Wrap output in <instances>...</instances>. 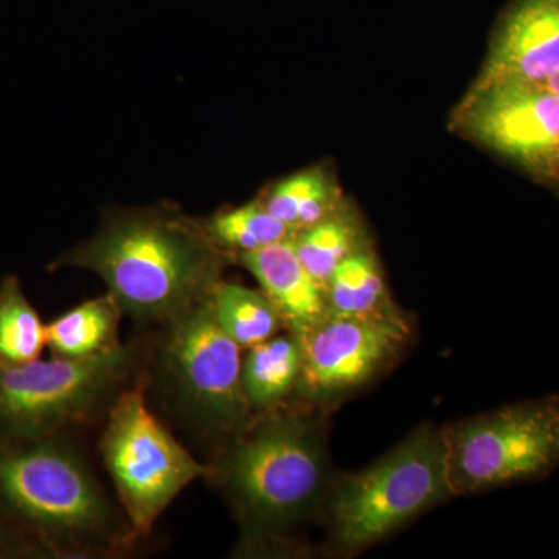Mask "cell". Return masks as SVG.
Segmentation results:
<instances>
[{"label": "cell", "mask_w": 559, "mask_h": 559, "mask_svg": "<svg viewBox=\"0 0 559 559\" xmlns=\"http://www.w3.org/2000/svg\"><path fill=\"white\" fill-rule=\"evenodd\" d=\"M231 263L201 218L162 202L110 210L97 231L51 261L49 271L94 272L123 316L164 326L209 300Z\"/></svg>", "instance_id": "obj_1"}, {"label": "cell", "mask_w": 559, "mask_h": 559, "mask_svg": "<svg viewBox=\"0 0 559 559\" xmlns=\"http://www.w3.org/2000/svg\"><path fill=\"white\" fill-rule=\"evenodd\" d=\"M0 510L49 558L123 554L135 544L72 432L0 441Z\"/></svg>", "instance_id": "obj_2"}, {"label": "cell", "mask_w": 559, "mask_h": 559, "mask_svg": "<svg viewBox=\"0 0 559 559\" xmlns=\"http://www.w3.org/2000/svg\"><path fill=\"white\" fill-rule=\"evenodd\" d=\"M209 465L205 480L230 500L249 539L285 533L319 506L329 484L318 423L282 406L249 418Z\"/></svg>", "instance_id": "obj_3"}, {"label": "cell", "mask_w": 559, "mask_h": 559, "mask_svg": "<svg viewBox=\"0 0 559 559\" xmlns=\"http://www.w3.org/2000/svg\"><path fill=\"white\" fill-rule=\"evenodd\" d=\"M132 345L84 359H35L0 371V441L73 432L102 417L135 371Z\"/></svg>", "instance_id": "obj_4"}, {"label": "cell", "mask_w": 559, "mask_h": 559, "mask_svg": "<svg viewBox=\"0 0 559 559\" xmlns=\"http://www.w3.org/2000/svg\"><path fill=\"white\" fill-rule=\"evenodd\" d=\"M164 330L157 380L180 418L221 447L252 414L242 390V348L221 329L209 300Z\"/></svg>", "instance_id": "obj_5"}, {"label": "cell", "mask_w": 559, "mask_h": 559, "mask_svg": "<svg viewBox=\"0 0 559 559\" xmlns=\"http://www.w3.org/2000/svg\"><path fill=\"white\" fill-rule=\"evenodd\" d=\"M105 417L103 462L138 543L183 489L207 479L210 465L198 462L150 411L142 382L121 390Z\"/></svg>", "instance_id": "obj_6"}, {"label": "cell", "mask_w": 559, "mask_h": 559, "mask_svg": "<svg viewBox=\"0 0 559 559\" xmlns=\"http://www.w3.org/2000/svg\"><path fill=\"white\" fill-rule=\"evenodd\" d=\"M448 496L452 495L443 432L419 428L331 492L334 538L345 550L370 546Z\"/></svg>", "instance_id": "obj_7"}, {"label": "cell", "mask_w": 559, "mask_h": 559, "mask_svg": "<svg viewBox=\"0 0 559 559\" xmlns=\"http://www.w3.org/2000/svg\"><path fill=\"white\" fill-rule=\"evenodd\" d=\"M443 436L451 495L539 479L559 466V399L502 407Z\"/></svg>", "instance_id": "obj_8"}, {"label": "cell", "mask_w": 559, "mask_h": 559, "mask_svg": "<svg viewBox=\"0 0 559 559\" xmlns=\"http://www.w3.org/2000/svg\"><path fill=\"white\" fill-rule=\"evenodd\" d=\"M459 127L488 148L539 175H559V97L543 83L474 86Z\"/></svg>", "instance_id": "obj_9"}, {"label": "cell", "mask_w": 559, "mask_h": 559, "mask_svg": "<svg viewBox=\"0 0 559 559\" xmlns=\"http://www.w3.org/2000/svg\"><path fill=\"white\" fill-rule=\"evenodd\" d=\"M411 326L399 312H329L301 337V373L296 392L308 401L341 395L370 380L399 355Z\"/></svg>", "instance_id": "obj_10"}, {"label": "cell", "mask_w": 559, "mask_h": 559, "mask_svg": "<svg viewBox=\"0 0 559 559\" xmlns=\"http://www.w3.org/2000/svg\"><path fill=\"white\" fill-rule=\"evenodd\" d=\"M559 73V0H516L500 22L476 86L544 83Z\"/></svg>", "instance_id": "obj_11"}, {"label": "cell", "mask_w": 559, "mask_h": 559, "mask_svg": "<svg viewBox=\"0 0 559 559\" xmlns=\"http://www.w3.org/2000/svg\"><path fill=\"white\" fill-rule=\"evenodd\" d=\"M237 261L257 278L297 340L329 314L326 290L304 266L290 238L242 253Z\"/></svg>", "instance_id": "obj_12"}, {"label": "cell", "mask_w": 559, "mask_h": 559, "mask_svg": "<svg viewBox=\"0 0 559 559\" xmlns=\"http://www.w3.org/2000/svg\"><path fill=\"white\" fill-rule=\"evenodd\" d=\"M119 305L110 294L83 301L47 323V347L51 356L84 359L120 347Z\"/></svg>", "instance_id": "obj_13"}, {"label": "cell", "mask_w": 559, "mask_h": 559, "mask_svg": "<svg viewBox=\"0 0 559 559\" xmlns=\"http://www.w3.org/2000/svg\"><path fill=\"white\" fill-rule=\"evenodd\" d=\"M300 373L301 345L294 334H277L248 348L241 380L250 411L259 414L282 406L296 392Z\"/></svg>", "instance_id": "obj_14"}, {"label": "cell", "mask_w": 559, "mask_h": 559, "mask_svg": "<svg viewBox=\"0 0 559 559\" xmlns=\"http://www.w3.org/2000/svg\"><path fill=\"white\" fill-rule=\"evenodd\" d=\"M337 191L322 168L294 173L272 183L261 204L296 234L329 218L337 210Z\"/></svg>", "instance_id": "obj_15"}, {"label": "cell", "mask_w": 559, "mask_h": 559, "mask_svg": "<svg viewBox=\"0 0 559 559\" xmlns=\"http://www.w3.org/2000/svg\"><path fill=\"white\" fill-rule=\"evenodd\" d=\"M216 322L242 349L277 336L282 316L263 290L221 280L209 299Z\"/></svg>", "instance_id": "obj_16"}, {"label": "cell", "mask_w": 559, "mask_h": 559, "mask_svg": "<svg viewBox=\"0 0 559 559\" xmlns=\"http://www.w3.org/2000/svg\"><path fill=\"white\" fill-rule=\"evenodd\" d=\"M210 240L235 261L242 253L267 248L293 237L294 231L275 218L261 201L248 202L234 209H221L207 218H201Z\"/></svg>", "instance_id": "obj_17"}, {"label": "cell", "mask_w": 559, "mask_h": 559, "mask_svg": "<svg viewBox=\"0 0 559 559\" xmlns=\"http://www.w3.org/2000/svg\"><path fill=\"white\" fill-rule=\"evenodd\" d=\"M47 347V323L28 300L21 280L0 282V358L5 366L39 359Z\"/></svg>", "instance_id": "obj_18"}, {"label": "cell", "mask_w": 559, "mask_h": 559, "mask_svg": "<svg viewBox=\"0 0 559 559\" xmlns=\"http://www.w3.org/2000/svg\"><path fill=\"white\" fill-rule=\"evenodd\" d=\"M329 312L334 314H378L393 311L388 304L380 266L369 252L356 250L347 257L326 285Z\"/></svg>", "instance_id": "obj_19"}, {"label": "cell", "mask_w": 559, "mask_h": 559, "mask_svg": "<svg viewBox=\"0 0 559 559\" xmlns=\"http://www.w3.org/2000/svg\"><path fill=\"white\" fill-rule=\"evenodd\" d=\"M290 240L304 266L323 288L342 261L359 249L355 224L337 210L314 226L296 231Z\"/></svg>", "instance_id": "obj_20"}, {"label": "cell", "mask_w": 559, "mask_h": 559, "mask_svg": "<svg viewBox=\"0 0 559 559\" xmlns=\"http://www.w3.org/2000/svg\"><path fill=\"white\" fill-rule=\"evenodd\" d=\"M46 550L28 538L0 510V559H44Z\"/></svg>", "instance_id": "obj_21"}, {"label": "cell", "mask_w": 559, "mask_h": 559, "mask_svg": "<svg viewBox=\"0 0 559 559\" xmlns=\"http://www.w3.org/2000/svg\"><path fill=\"white\" fill-rule=\"evenodd\" d=\"M544 86L549 87L551 92H555V94L559 97V73L558 75H555L554 79L544 81Z\"/></svg>", "instance_id": "obj_22"}, {"label": "cell", "mask_w": 559, "mask_h": 559, "mask_svg": "<svg viewBox=\"0 0 559 559\" xmlns=\"http://www.w3.org/2000/svg\"><path fill=\"white\" fill-rule=\"evenodd\" d=\"M3 367H5V362H3L2 358H0V371L3 370Z\"/></svg>", "instance_id": "obj_23"}]
</instances>
